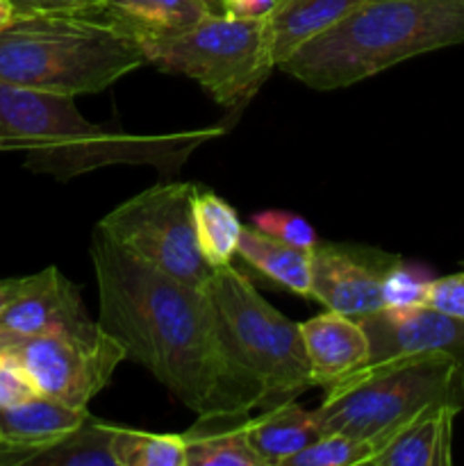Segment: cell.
I'll return each instance as SVG.
<instances>
[{
    "label": "cell",
    "instance_id": "obj_1",
    "mask_svg": "<svg viewBox=\"0 0 464 466\" xmlns=\"http://www.w3.org/2000/svg\"><path fill=\"white\" fill-rule=\"evenodd\" d=\"M91 264L98 323L198 417L259 408L264 385L232 349L207 289L187 285L123 250L96 228Z\"/></svg>",
    "mask_w": 464,
    "mask_h": 466
},
{
    "label": "cell",
    "instance_id": "obj_2",
    "mask_svg": "<svg viewBox=\"0 0 464 466\" xmlns=\"http://www.w3.org/2000/svg\"><path fill=\"white\" fill-rule=\"evenodd\" d=\"M218 127L132 135L86 121L76 98L0 80V153H25L27 168L68 180L114 164H150L173 173Z\"/></svg>",
    "mask_w": 464,
    "mask_h": 466
},
{
    "label": "cell",
    "instance_id": "obj_3",
    "mask_svg": "<svg viewBox=\"0 0 464 466\" xmlns=\"http://www.w3.org/2000/svg\"><path fill=\"white\" fill-rule=\"evenodd\" d=\"M462 41L464 0H364L277 68L330 91Z\"/></svg>",
    "mask_w": 464,
    "mask_h": 466
},
{
    "label": "cell",
    "instance_id": "obj_4",
    "mask_svg": "<svg viewBox=\"0 0 464 466\" xmlns=\"http://www.w3.org/2000/svg\"><path fill=\"white\" fill-rule=\"evenodd\" d=\"M146 64L139 35L98 7L16 14L0 27V80L50 94L107 89Z\"/></svg>",
    "mask_w": 464,
    "mask_h": 466
},
{
    "label": "cell",
    "instance_id": "obj_5",
    "mask_svg": "<svg viewBox=\"0 0 464 466\" xmlns=\"http://www.w3.org/2000/svg\"><path fill=\"white\" fill-rule=\"evenodd\" d=\"M432 405L464 410V364L449 355L409 353L368 362L332 385L314 417L323 435L341 432L380 451L400 426Z\"/></svg>",
    "mask_w": 464,
    "mask_h": 466
},
{
    "label": "cell",
    "instance_id": "obj_6",
    "mask_svg": "<svg viewBox=\"0 0 464 466\" xmlns=\"http://www.w3.org/2000/svg\"><path fill=\"white\" fill-rule=\"evenodd\" d=\"M146 64L198 82L223 107L248 103L273 66L264 18L209 14L173 35H139Z\"/></svg>",
    "mask_w": 464,
    "mask_h": 466
},
{
    "label": "cell",
    "instance_id": "obj_7",
    "mask_svg": "<svg viewBox=\"0 0 464 466\" xmlns=\"http://www.w3.org/2000/svg\"><path fill=\"white\" fill-rule=\"evenodd\" d=\"M207 291L237 358L262 380L259 410L289 403L314 387L300 323L268 305L235 267L214 268Z\"/></svg>",
    "mask_w": 464,
    "mask_h": 466
},
{
    "label": "cell",
    "instance_id": "obj_8",
    "mask_svg": "<svg viewBox=\"0 0 464 466\" xmlns=\"http://www.w3.org/2000/svg\"><path fill=\"white\" fill-rule=\"evenodd\" d=\"M194 182H162L114 208L98 228L107 239L157 271L207 289L212 268L196 241Z\"/></svg>",
    "mask_w": 464,
    "mask_h": 466
},
{
    "label": "cell",
    "instance_id": "obj_9",
    "mask_svg": "<svg viewBox=\"0 0 464 466\" xmlns=\"http://www.w3.org/2000/svg\"><path fill=\"white\" fill-rule=\"evenodd\" d=\"M9 349L21 360L41 396L77 410L89 408L109 385L118 364L127 360L123 346L98 321L85 330L30 337Z\"/></svg>",
    "mask_w": 464,
    "mask_h": 466
},
{
    "label": "cell",
    "instance_id": "obj_10",
    "mask_svg": "<svg viewBox=\"0 0 464 466\" xmlns=\"http://www.w3.org/2000/svg\"><path fill=\"white\" fill-rule=\"evenodd\" d=\"M398 259L373 246L318 239L312 248V300L350 319L371 317L382 309V280Z\"/></svg>",
    "mask_w": 464,
    "mask_h": 466
},
{
    "label": "cell",
    "instance_id": "obj_11",
    "mask_svg": "<svg viewBox=\"0 0 464 466\" xmlns=\"http://www.w3.org/2000/svg\"><path fill=\"white\" fill-rule=\"evenodd\" d=\"M94 323L77 287L57 267H45L35 276L16 278L12 299L0 312V346L53 332L85 330Z\"/></svg>",
    "mask_w": 464,
    "mask_h": 466
},
{
    "label": "cell",
    "instance_id": "obj_12",
    "mask_svg": "<svg viewBox=\"0 0 464 466\" xmlns=\"http://www.w3.org/2000/svg\"><path fill=\"white\" fill-rule=\"evenodd\" d=\"M368 335L371 362L409 353L449 355L464 364V319L435 308L412 309L405 314L376 312L358 319Z\"/></svg>",
    "mask_w": 464,
    "mask_h": 466
},
{
    "label": "cell",
    "instance_id": "obj_13",
    "mask_svg": "<svg viewBox=\"0 0 464 466\" xmlns=\"http://www.w3.org/2000/svg\"><path fill=\"white\" fill-rule=\"evenodd\" d=\"M89 410L64 405L48 396H35L14 408L0 410V466H25L44 451L76 431Z\"/></svg>",
    "mask_w": 464,
    "mask_h": 466
},
{
    "label": "cell",
    "instance_id": "obj_14",
    "mask_svg": "<svg viewBox=\"0 0 464 466\" xmlns=\"http://www.w3.org/2000/svg\"><path fill=\"white\" fill-rule=\"evenodd\" d=\"M314 387L330 390L371 362L368 335L358 319L326 309L300 323Z\"/></svg>",
    "mask_w": 464,
    "mask_h": 466
},
{
    "label": "cell",
    "instance_id": "obj_15",
    "mask_svg": "<svg viewBox=\"0 0 464 466\" xmlns=\"http://www.w3.org/2000/svg\"><path fill=\"white\" fill-rule=\"evenodd\" d=\"M462 410L432 405L400 426L382 444L373 466H450L453 464V423Z\"/></svg>",
    "mask_w": 464,
    "mask_h": 466
},
{
    "label": "cell",
    "instance_id": "obj_16",
    "mask_svg": "<svg viewBox=\"0 0 464 466\" xmlns=\"http://www.w3.org/2000/svg\"><path fill=\"white\" fill-rule=\"evenodd\" d=\"M364 0H277L264 18L273 66L291 57L303 44L339 23Z\"/></svg>",
    "mask_w": 464,
    "mask_h": 466
},
{
    "label": "cell",
    "instance_id": "obj_17",
    "mask_svg": "<svg viewBox=\"0 0 464 466\" xmlns=\"http://www.w3.org/2000/svg\"><path fill=\"white\" fill-rule=\"evenodd\" d=\"M250 412L207 414L182 432L187 466H264L248 441Z\"/></svg>",
    "mask_w": 464,
    "mask_h": 466
},
{
    "label": "cell",
    "instance_id": "obj_18",
    "mask_svg": "<svg viewBox=\"0 0 464 466\" xmlns=\"http://www.w3.org/2000/svg\"><path fill=\"white\" fill-rule=\"evenodd\" d=\"M321 435L314 412L300 408L296 400L267 408L248 421V441L264 466H285L287 460Z\"/></svg>",
    "mask_w": 464,
    "mask_h": 466
},
{
    "label": "cell",
    "instance_id": "obj_19",
    "mask_svg": "<svg viewBox=\"0 0 464 466\" xmlns=\"http://www.w3.org/2000/svg\"><path fill=\"white\" fill-rule=\"evenodd\" d=\"M237 255L259 276L276 282L282 289L312 299V250L282 244L248 226L241 230Z\"/></svg>",
    "mask_w": 464,
    "mask_h": 466
},
{
    "label": "cell",
    "instance_id": "obj_20",
    "mask_svg": "<svg viewBox=\"0 0 464 466\" xmlns=\"http://www.w3.org/2000/svg\"><path fill=\"white\" fill-rule=\"evenodd\" d=\"M191 214H194L196 241L207 267L212 271L232 267V258L237 255L241 230H244L235 208L214 191L196 185L191 196Z\"/></svg>",
    "mask_w": 464,
    "mask_h": 466
},
{
    "label": "cell",
    "instance_id": "obj_21",
    "mask_svg": "<svg viewBox=\"0 0 464 466\" xmlns=\"http://www.w3.org/2000/svg\"><path fill=\"white\" fill-rule=\"evenodd\" d=\"M98 9L136 35H173L212 14L203 0H103Z\"/></svg>",
    "mask_w": 464,
    "mask_h": 466
},
{
    "label": "cell",
    "instance_id": "obj_22",
    "mask_svg": "<svg viewBox=\"0 0 464 466\" xmlns=\"http://www.w3.org/2000/svg\"><path fill=\"white\" fill-rule=\"evenodd\" d=\"M116 426L89 417L62 441L35 458V466H118L114 451Z\"/></svg>",
    "mask_w": 464,
    "mask_h": 466
},
{
    "label": "cell",
    "instance_id": "obj_23",
    "mask_svg": "<svg viewBox=\"0 0 464 466\" xmlns=\"http://www.w3.org/2000/svg\"><path fill=\"white\" fill-rule=\"evenodd\" d=\"M118 466H187L185 437L177 432H146L116 426L114 435Z\"/></svg>",
    "mask_w": 464,
    "mask_h": 466
},
{
    "label": "cell",
    "instance_id": "obj_24",
    "mask_svg": "<svg viewBox=\"0 0 464 466\" xmlns=\"http://www.w3.org/2000/svg\"><path fill=\"white\" fill-rule=\"evenodd\" d=\"M378 453V446L358 437L326 432L308 449L298 451L285 466H359L371 464Z\"/></svg>",
    "mask_w": 464,
    "mask_h": 466
},
{
    "label": "cell",
    "instance_id": "obj_25",
    "mask_svg": "<svg viewBox=\"0 0 464 466\" xmlns=\"http://www.w3.org/2000/svg\"><path fill=\"white\" fill-rule=\"evenodd\" d=\"M432 276L421 264L405 262L403 258L389 268V273L382 280L380 300L382 309L387 314H405L412 309L423 308L428 300Z\"/></svg>",
    "mask_w": 464,
    "mask_h": 466
},
{
    "label": "cell",
    "instance_id": "obj_26",
    "mask_svg": "<svg viewBox=\"0 0 464 466\" xmlns=\"http://www.w3.org/2000/svg\"><path fill=\"white\" fill-rule=\"evenodd\" d=\"M250 226L257 228L264 235L282 241V244L296 246V248L312 250L318 244V235L309 221L294 212L285 209H264L250 218Z\"/></svg>",
    "mask_w": 464,
    "mask_h": 466
},
{
    "label": "cell",
    "instance_id": "obj_27",
    "mask_svg": "<svg viewBox=\"0 0 464 466\" xmlns=\"http://www.w3.org/2000/svg\"><path fill=\"white\" fill-rule=\"evenodd\" d=\"M39 396L25 367L9 346H0V410L14 408Z\"/></svg>",
    "mask_w": 464,
    "mask_h": 466
},
{
    "label": "cell",
    "instance_id": "obj_28",
    "mask_svg": "<svg viewBox=\"0 0 464 466\" xmlns=\"http://www.w3.org/2000/svg\"><path fill=\"white\" fill-rule=\"evenodd\" d=\"M426 305L464 319V264L459 271L450 273V276L432 278Z\"/></svg>",
    "mask_w": 464,
    "mask_h": 466
},
{
    "label": "cell",
    "instance_id": "obj_29",
    "mask_svg": "<svg viewBox=\"0 0 464 466\" xmlns=\"http://www.w3.org/2000/svg\"><path fill=\"white\" fill-rule=\"evenodd\" d=\"M16 14H57V12H85L98 7L103 0H9Z\"/></svg>",
    "mask_w": 464,
    "mask_h": 466
},
{
    "label": "cell",
    "instance_id": "obj_30",
    "mask_svg": "<svg viewBox=\"0 0 464 466\" xmlns=\"http://www.w3.org/2000/svg\"><path fill=\"white\" fill-rule=\"evenodd\" d=\"M277 0H223V14L232 18H267Z\"/></svg>",
    "mask_w": 464,
    "mask_h": 466
},
{
    "label": "cell",
    "instance_id": "obj_31",
    "mask_svg": "<svg viewBox=\"0 0 464 466\" xmlns=\"http://www.w3.org/2000/svg\"><path fill=\"white\" fill-rule=\"evenodd\" d=\"M14 287H16V280H3V282H0V312H3V308L9 303V299H12Z\"/></svg>",
    "mask_w": 464,
    "mask_h": 466
},
{
    "label": "cell",
    "instance_id": "obj_32",
    "mask_svg": "<svg viewBox=\"0 0 464 466\" xmlns=\"http://www.w3.org/2000/svg\"><path fill=\"white\" fill-rule=\"evenodd\" d=\"M14 16H16V12H14L12 3L9 0H0V27L7 25Z\"/></svg>",
    "mask_w": 464,
    "mask_h": 466
},
{
    "label": "cell",
    "instance_id": "obj_33",
    "mask_svg": "<svg viewBox=\"0 0 464 466\" xmlns=\"http://www.w3.org/2000/svg\"><path fill=\"white\" fill-rule=\"evenodd\" d=\"M212 14H223V0H203Z\"/></svg>",
    "mask_w": 464,
    "mask_h": 466
}]
</instances>
